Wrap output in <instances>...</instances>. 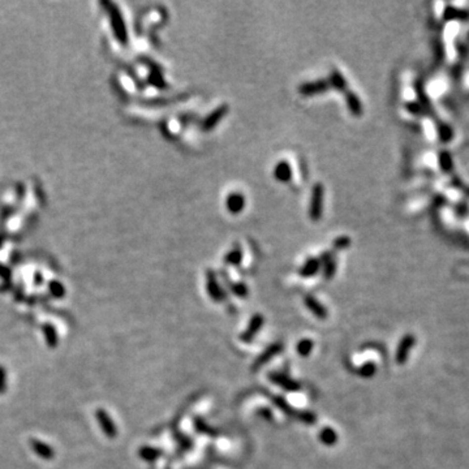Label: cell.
<instances>
[{"label": "cell", "mask_w": 469, "mask_h": 469, "mask_svg": "<svg viewBox=\"0 0 469 469\" xmlns=\"http://www.w3.org/2000/svg\"><path fill=\"white\" fill-rule=\"evenodd\" d=\"M280 349V347L279 345H274V347H271V348H269V349H267V351L265 352V356H262V357H259V360H258L257 362H256V365H259V364H263V362H266L267 361V360H269L270 357H272V356H274V353H276V352L279 351Z\"/></svg>", "instance_id": "obj_17"}, {"label": "cell", "mask_w": 469, "mask_h": 469, "mask_svg": "<svg viewBox=\"0 0 469 469\" xmlns=\"http://www.w3.org/2000/svg\"><path fill=\"white\" fill-rule=\"evenodd\" d=\"M271 378L275 381L276 384H282V386L288 388V390H295V388H298V386H296L292 381L287 380V378H284V377H282V376H272Z\"/></svg>", "instance_id": "obj_15"}, {"label": "cell", "mask_w": 469, "mask_h": 469, "mask_svg": "<svg viewBox=\"0 0 469 469\" xmlns=\"http://www.w3.org/2000/svg\"><path fill=\"white\" fill-rule=\"evenodd\" d=\"M33 450L38 454L40 456L44 459H51L54 456V451H52V448L50 446H47L46 443H43V442L40 441H33Z\"/></svg>", "instance_id": "obj_6"}, {"label": "cell", "mask_w": 469, "mask_h": 469, "mask_svg": "<svg viewBox=\"0 0 469 469\" xmlns=\"http://www.w3.org/2000/svg\"><path fill=\"white\" fill-rule=\"evenodd\" d=\"M208 278H209V283H208L209 294L212 295V298H214V300H222L223 292H222V290H220L219 284L215 282L214 276H213L212 272H210V274H208Z\"/></svg>", "instance_id": "obj_7"}, {"label": "cell", "mask_w": 469, "mask_h": 469, "mask_svg": "<svg viewBox=\"0 0 469 469\" xmlns=\"http://www.w3.org/2000/svg\"><path fill=\"white\" fill-rule=\"evenodd\" d=\"M321 441L326 444H333L337 442V434L331 429H325L321 433Z\"/></svg>", "instance_id": "obj_14"}, {"label": "cell", "mask_w": 469, "mask_h": 469, "mask_svg": "<svg viewBox=\"0 0 469 469\" xmlns=\"http://www.w3.org/2000/svg\"><path fill=\"white\" fill-rule=\"evenodd\" d=\"M331 84H333L334 87H337V89H345V80H344L343 76L337 71L333 72V75H331Z\"/></svg>", "instance_id": "obj_13"}, {"label": "cell", "mask_w": 469, "mask_h": 469, "mask_svg": "<svg viewBox=\"0 0 469 469\" xmlns=\"http://www.w3.org/2000/svg\"><path fill=\"white\" fill-rule=\"evenodd\" d=\"M244 204H245V201H244V196L241 193L229 194L226 202L228 212H231L232 214L240 213L244 208Z\"/></svg>", "instance_id": "obj_3"}, {"label": "cell", "mask_w": 469, "mask_h": 469, "mask_svg": "<svg viewBox=\"0 0 469 469\" xmlns=\"http://www.w3.org/2000/svg\"><path fill=\"white\" fill-rule=\"evenodd\" d=\"M318 267H319V262L317 261V259H309V261L305 263L304 267H302V270H301V274H302L304 276L313 275V274L317 272Z\"/></svg>", "instance_id": "obj_11"}, {"label": "cell", "mask_w": 469, "mask_h": 469, "mask_svg": "<svg viewBox=\"0 0 469 469\" xmlns=\"http://www.w3.org/2000/svg\"><path fill=\"white\" fill-rule=\"evenodd\" d=\"M347 99H348V104H349V108H351L352 111L355 112V114H358V112L361 111V106H360V102H358V99L356 98L355 94L349 93Z\"/></svg>", "instance_id": "obj_16"}, {"label": "cell", "mask_w": 469, "mask_h": 469, "mask_svg": "<svg viewBox=\"0 0 469 469\" xmlns=\"http://www.w3.org/2000/svg\"><path fill=\"white\" fill-rule=\"evenodd\" d=\"M306 305H308V308L310 309L317 317H319V318H325V317H326V309L323 308L322 305H319L318 301L315 300V298H306Z\"/></svg>", "instance_id": "obj_8"}, {"label": "cell", "mask_w": 469, "mask_h": 469, "mask_svg": "<svg viewBox=\"0 0 469 469\" xmlns=\"http://www.w3.org/2000/svg\"><path fill=\"white\" fill-rule=\"evenodd\" d=\"M374 372H376V366L373 365V364H368V365H365V368L361 370V376L372 377L373 374H374Z\"/></svg>", "instance_id": "obj_21"}, {"label": "cell", "mask_w": 469, "mask_h": 469, "mask_svg": "<svg viewBox=\"0 0 469 469\" xmlns=\"http://www.w3.org/2000/svg\"><path fill=\"white\" fill-rule=\"evenodd\" d=\"M262 321H263V319H262L261 315H256L255 318L252 319L251 326H249L248 331L245 333V335L243 337L244 341H249V339H252V338H253V335L257 333V330H259V327L262 326Z\"/></svg>", "instance_id": "obj_9"}, {"label": "cell", "mask_w": 469, "mask_h": 469, "mask_svg": "<svg viewBox=\"0 0 469 469\" xmlns=\"http://www.w3.org/2000/svg\"><path fill=\"white\" fill-rule=\"evenodd\" d=\"M97 417H98V421H99L100 426H102V429H103L104 433L107 434L110 438L115 437V435H116V427H115V425L112 424L111 419H110V416L104 412V411H98Z\"/></svg>", "instance_id": "obj_2"}, {"label": "cell", "mask_w": 469, "mask_h": 469, "mask_svg": "<svg viewBox=\"0 0 469 469\" xmlns=\"http://www.w3.org/2000/svg\"><path fill=\"white\" fill-rule=\"evenodd\" d=\"M274 175L279 181H288L291 179V175H292V172H291V167L290 165L287 163V162H279L275 167V171H274Z\"/></svg>", "instance_id": "obj_5"}, {"label": "cell", "mask_w": 469, "mask_h": 469, "mask_svg": "<svg viewBox=\"0 0 469 469\" xmlns=\"http://www.w3.org/2000/svg\"><path fill=\"white\" fill-rule=\"evenodd\" d=\"M326 89H327V86L325 85V83L319 81V83L306 84V85H302L300 87V91H301V93H305V95H308V94L318 93V91H322V90H326Z\"/></svg>", "instance_id": "obj_10"}, {"label": "cell", "mask_w": 469, "mask_h": 469, "mask_svg": "<svg viewBox=\"0 0 469 469\" xmlns=\"http://www.w3.org/2000/svg\"><path fill=\"white\" fill-rule=\"evenodd\" d=\"M235 294L237 296H245L247 295V287L244 286V284H239V286H235Z\"/></svg>", "instance_id": "obj_22"}, {"label": "cell", "mask_w": 469, "mask_h": 469, "mask_svg": "<svg viewBox=\"0 0 469 469\" xmlns=\"http://www.w3.org/2000/svg\"><path fill=\"white\" fill-rule=\"evenodd\" d=\"M413 344H415V338L411 337V335H408V337H405L404 339H403V341H401L398 348V353H396V360H398L399 364H403V362L407 360L409 349L412 348Z\"/></svg>", "instance_id": "obj_4"}, {"label": "cell", "mask_w": 469, "mask_h": 469, "mask_svg": "<svg viewBox=\"0 0 469 469\" xmlns=\"http://www.w3.org/2000/svg\"><path fill=\"white\" fill-rule=\"evenodd\" d=\"M224 112H226V107L218 108V110H216V111H215L214 114H213L212 116H210V118H208V120L205 122V129L213 128V127L215 126V123L218 122L219 119L222 118L223 114H224Z\"/></svg>", "instance_id": "obj_12"}, {"label": "cell", "mask_w": 469, "mask_h": 469, "mask_svg": "<svg viewBox=\"0 0 469 469\" xmlns=\"http://www.w3.org/2000/svg\"><path fill=\"white\" fill-rule=\"evenodd\" d=\"M7 386V373L3 366H0V392H4Z\"/></svg>", "instance_id": "obj_20"}, {"label": "cell", "mask_w": 469, "mask_h": 469, "mask_svg": "<svg viewBox=\"0 0 469 469\" xmlns=\"http://www.w3.org/2000/svg\"><path fill=\"white\" fill-rule=\"evenodd\" d=\"M240 259H241V253H240V251H237V249L229 252L226 257V262H228V263H239Z\"/></svg>", "instance_id": "obj_19"}, {"label": "cell", "mask_w": 469, "mask_h": 469, "mask_svg": "<svg viewBox=\"0 0 469 469\" xmlns=\"http://www.w3.org/2000/svg\"><path fill=\"white\" fill-rule=\"evenodd\" d=\"M312 348H313L312 341H300V343H298V352H300L301 356H306L309 352L312 351Z\"/></svg>", "instance_id": "obj_18"}, {"label": "cell", "mask_w": 469, "mask_h": 469, "mask_svg": "<svg viewBox=\"0 0 469 469\" xmlns=\"http://www.w3.org/2000/svg\"><path fill=\"white\" fill-rule=\"evenodd\" d=\"M322 198H323V189L322 186L317 184L315 188L313 189L312 194V205H310V215L312 218L315 220L321 216V212H322Z\"/></svg>", "instance_id": "obj_1"}]
</instances>
